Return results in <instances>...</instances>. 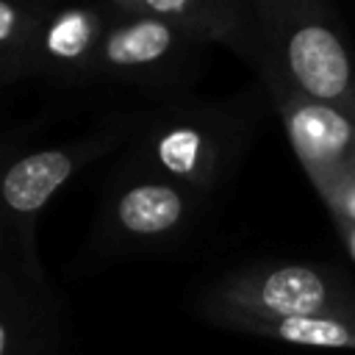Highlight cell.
<instances>
[{
  "mask_svg": "<svg viewBox=\"0 0 355 355\" xmlns=\"http://www.w3.org/2000/svg\"><path fill=\"white\" fill-rule=\"evenodd\" d=\"M250 103L180 94L150 103L119 161L211 197L236 169L250 128Z\"/></svg>",
  "mask_w": 355,
  "mask_h": 355,
  "instance_id": "obj_1",
  "label": "cell"
},
{
  "mask_svg": "<svg viewBox=\"0 0 355 355\" xmlns=\"http://www.w3.org/2000/svg\"><path fill=\"white\" fill-rule=\"evenodd\" d=\"M139 111H116L78 139L39 150H17V139L0 150V261L33 283H53L36 244V225L47 202L83 166L128 144Z\"/></svg>",
  "mask_w": 355,
  "mask_h": 355,
  "instance_id": "obj_2",
  "label": "cell"
},
{
  "mask_svg": "<svg viewBox=\"0 0 355 355\" xmlns=\"http://www.w3.org/2000/svg\"><path fill=\"white\" fill-rule=\"evenodd\" d=\"M258 53L263 80L288 86L355 119V64L336 25L316 3L255 0Z\"/></svg>",
  "mask_w": 355,
  "mask_h": 355,
  "instance_id": "obj_3",
  "label": "cell"
},
{
  "mask_svg": "<svg viewBox=\"0 0 355 355\" xmlns=\"http://www.w3.org/2000/svg\"><path fill=\"white\" fill-rule=\"evenodd\" d=\"M208 197L119 161L103 183L89 250L103 258L158 255L197 227Z\"/></svg>",
  "mask_w": 355,
  "mask_h": 355,
  "instance_id": "obj_4",
  "label": "cell"
},
{
  "mask_svg": "<svg viewBox=\"0 0 355 355\" xmlns=\"http://www.w3.org/2000/svg\"><path fill=\"white\" fill-rule=\"evenodd\" d=\"M105 3L111 25L97 50L92 86H130L153 97V103L191 94V86L202 75L205 44L164 19L125 11L119 0Z\"/></svg>",
  "mask_w": 355,
  "mask_h": 355,
  "instance_id": "obj_5",
  "label": "cell"
},
{
  "mask_svg": "<svg viewBox=\"0 0 355 355\" xmlns=\"http://www.w3.org/2000/svg\"><path fill=\"white\" fill-rule=\"evenodd\" d=\"M197 313L211 324L227 316H355L349 291L327 269L311 263H263L227 272L202 288Z\"/></svg>",
  "mask_w": 355,
  "mask_h": 355,
  "instance_id": "obj_6",
  "label": "cell"
},
{
  "mask_svg": "<svg viewBox=\"0 0 355 355\" xmlns=\"http://www.w3.org/2000/svg\"><path fill=\"white\" fill-rule=\"evenodd\" d=\"M266 86L277 103L288 141L319 194L355 172V119L333 105L302 97L283 83L266 80Z\"/></svg>",
  "mask_w": 355,
  "mask_h": 355,
  "instance_id": "obj_7",
  "label": "cell"
},
{
  "mask_svg": "<svg viewBox=\"0 0 355 355\" xmlns=\"http://www.w3.org/2000/svg\"><path fill=\"white\" fill-rule=\"evenodd\" d=\"M108 25V3L67 8L42 6L31 53V78H42L58 89L92 86L97 50Z\"/></svg>",
  "mask_w": 355,
  "mask_h": 355,
  "instance_id": "obj_8",
  "label": "cell"
},
{
  "mask_svg": "<svg viewBox=\"0 0 355 355\" xmlns=\"http://www.w3.org/2000/svg\"><path fill=\"white\" fill-rule=\"evenodd\" d=\"M64 300L0 261V355H61Z\"/></svg>",
  "mask_w": 355,
  "mask_h": 355,
  "instance_id": "obj_9",
  "label": "cell"
},
{
  "mask_svg": "<svg viewBox=\"0 0 355 355\" xmlns=\"http://www.w3.org/2000/svg\"><path fill=\"white\" fill-rule=\"evenodd\" d=\"M130 14L164 19L200 44H222L255 61L258 31L252 3L244 0H119Z\"/></svg>",
  "mask_w": 355,
  "mask_h": 355,
  "instance_id": "obj_10",
  "label": "cell"
},
{
  "mask_svg": "<svg viewBox=\"0 0 355 355\" xmlns=\"http://www.w3.org/2000/svg\"><path fill=\"white\" fill-rule=\"evenodd\" d=\"M216 327L275 338L300 347H324V349H355V316L322 313V316H286V319H252V316H227L214 322Z\"/></svg>",
  "mask_w": 355,
  "mask_h": 355,
  "instance_id": "obj_11",
  "label": "cell"
},
{
  "mask_svg": "<svg viewBox=\"0 0 355 355\" xmlns=\"http://www.w3.org/2000/svg\"><path fill=\"white\" fill-rule=\"evenodd\" d=\"M44 3L0 0V92L31 78L33 36Z\"/></svg>",
  "mask_w": 355,
  "mask_h": 355,
  "instance_id": "obj_12",
  "label": "cell"
},
{
  "mask_svg": "<svg viewBox=\"0 0 355 355\" xmlns=\"http://www.w3.org/2000/svg\"><path fill=\"white\" fill-rule=\"evenodd\" d=\"M319 197L324 200V205H327V211L333 214L336 222H355V172L336 180Z\"/></svg>",
  "mask_w": 355,
  "mask_h": 355,
  "instance_id": "obj_13",
  "label": "cell"
},
{
  "mask_svg": "<svg viewBox=\"0 0 355 355\" xmlns=\"http://www.w3.org/2000/svg\"><path fill=\"white\" fill-rule=\"evenodd\" d=\"M336 227H338V233H341L347 250H349L352 258H355V222H336Z\"/></svg>",
  "mask_w": 355,
  "mask_h": 355,
  "instance_id": "obj_14",
  "label": "cell"
},
{
  "mask_svg": "<svg viewBox=\"0 0 355 355\" xmlns=\"http://www.w3.org/2000/svg\"><path fill=\"white\" fill-rule=\"evenodd\" d=\"M6 144H8V139H0V150H3V147H6Z\"/></svg>",
  "mask_w": 355,
  "mask_h": 355,
  "instance_id": "obj_15",
  "label": "cell"
}]
</instances>
